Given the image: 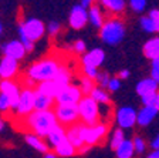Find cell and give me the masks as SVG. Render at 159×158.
Instances as JSON below:
<instances>
[{"instance_id": "obj_1", "label": "cell", "mask_w": 159, "mask_h": 158, "mask_svg": "<svg viewBox=\"0 0 159 158\" xmlns=\"http://www.w3.org/2000/svg\"><path fill=\"white\" fill-rule=\"evenodd\" d=\"M58 124L56 111L51 110H34L26 117V125L39 137H47Z\"/></svg>"}, {"instance_id": "obj_2", "label": "cell", "mask_w": 159, "mask_h": 158, "mask_svg": "<svg viewBox=\"0 0 159 158\" xmlns=\"http://www.w3.org/2000/svg\"><path fill=\"white\" fill-rule=\"evenodd\" d=\"M61 67L63 66H61L57 60L44 59V60H40V61L34 63L33 66L29 69L27 74H29V77H31V79L37 83L48 81V80L56 79V76L58 74Z\"/></svg>"}, {"instance_id": "obj_3", "label": "cell", "mask_w": 159, "mask_h": 158, "mask_svg": "<svg viewBox=\"0 0 159 158\" xmlns=\"http://www.w3.org/2000/svg\"><path fill=\"white\" fill-rule=\"evenodd\" d=\"M99 36L104 43L116 46L125 36V26L119 19H109L99 29Z\"/></svg>"}, {"instance_id": "obj_4", "label": "cell", "mask_w": 159, "mask_h": 158, "mask_svg": "<svg viewBox=\"0 0 159 158\" xmlns=\"http://www.w3.org/2000/svg\"><path fill=\"white\" fill-rule=\"evenodd\" d=\"M80 118L85 125H95L99 122V107L98 103L91 96H85L78 103Z\"/></svg>"}, {"instance_id": "obj_5", "label": "cell", "mask_w": 159, "mask_h": 158, "mask_svg": "<svg viewBox=\"0 0 159 158\" xmlns=\"http://www.w3.org/2000/svg\"><path fill=\"white\" fill-rule=\"evenodd\" d=\"M107 132H108V125L104 122H98L95 125L81 124V135H83L84 142L88 145L99 142L107 135Z\"/></svg>"}, {"instance_id": "obj_6", "label": "cell", "mask_w": 159, "mask_h": 158, "mask_svg": "<svg viewBox=\"0 0 159 158\" xmlns=\"http://www.w3.org/2000/svg\"><path fill=\"white\" fill-rule=\"evenodd\" d=\"M56 115L60 124L63 125L77 124V121L80 118L78 104H57Z\"/></svg>"}, {"instance_id": "obj_7", "label": "cell", "mask_w": 159, "mask_h": 158, "mask_svg": "<svg viewBox=\"0 0 159 158\" xmlns=\"http://www.w3.org/2000/svg\"><path fill=\"white\" fill-rule=\"evenodd\" d=\"M19 117H27L30 113L34 111V90L23 89L20 94V101L17 108L14 110Z\"/></svg>"}, {"instance_id": "obj_8", "label": "cell", "mask_w": 159, "mask_h": 158, "mask_svg": "<svg viewBox=\"0 0 159 158\" xmlns=\"http://www.w3.org/2000/svg\"><path fill=\"white\" fill-rule=\"evenodd\" d=\"M81 98H83L81 89L73 86V84H68L58 93L56 101L57 104H78Z\"/></svg>"}, {"instance_id": "obj_9", "label": "cell", "mask_w": 159, "mask_h": 158, "mask_svg": "<svg viewBox=\"0 0 159 158\" xmlns=\"http://www.w3.org/2000/svg\"><path fill=\"white\" fill-rule=\"evenodd\" d=\"M138 121V113L132 107H121L116 111V122L119 128H132Z\"/></svg>"}, {"instance_id": "obj_10", "label": "cell", "mask_w": 159, "mask_h": 158, "mask_svg": "<svg viewBox=\"0 0 159 158\" xmlns=\"http://www.w3.org/2000/svg\"><path fill=\"white\" fill-rule=\"evenodd\" d=\"M68 22H70V26L73 27V29H75V30L83 29L87 24V22H88V12H87V9L83 4L74 6L73 9H71Z\"/></svg>"}, {"instance_id": "obj_11", "label": "cell", "mask_w": 159, "mask_h": 158, "mask_svg": "<svg viewBox=\"0 0 159 158\" xmlns=\"http://www.w3.org/2000/svg\"><path fill=\"white\" fill-rule=\"evenodd\" d=\"M0 93H3L9 97L10 101H11V108L16 110L20 101V94H21L16 83L11 81V80H2L0 81Z\"/></svg>"}, {"instance_id": "obj_12", "label": "cell", "mask_w": 159, "mask_h": 158, "mask_svg": "<svg viewBox=\"0 0 159 158\" xmlns=\"http://www.w3.org/2000/svg\"><path fill=\"white\" fill-rule=\"evenodd\" d=\"M21 26H23L24 33L33 40V41H37V40L41 39L44 34V30H46L43 22L39 19H29L26 23H23Z\"/></svg>"}, {"instance_id": "obj_13", "label": "cell", "mask_w": 159, "mask_h": 158, "mask_svg": "<svg viewBox=\"0 0 159 158\" xmlns=\"http://www.w3.org/2000/svg\"><path fill=\"white\" fill-rule=\"evenodd\" d=\"M2 51H3V54L7 57H13V59H16V60H21L26 56L27 50L20 40H11V41L4 43L3 46H2Z\"/></svg>"}, {"instance_id": "obj_14", "label": "cell", "mask_w": 159, "mask_h": 158, "mask_svg": "<svg viewBox=\"0 0 159 158\" xmlns=\"http://www.w3.org/2000/svg\"><path fill=\"white\" fill-rule=\"evenodd\" d=\"M17 61L19 60L7 56H4L2 59V61H0V76H2V80H11L16 76L17 70H19Z\"/></svg>"}, {"instance_id": "obj_15", "label": "cell", "mask_w": 159, "mask_h": 158, "mask_svg": "<svg viewBox=\"0 0 159 158\" xmlns=\"http://www.w3.org/2000/svg\"><path fill=\"white\" fill-rule=\"evenodd\" d=\"M158 108L155 105H143L142 108L138 111V121L136 124L141 127H146L155 120V117L158 115Z\"/></svg>"}, {"instance_id": "obj_16", "label": "cell", "mask_w": 159, "mask_h": 158, "mask_svg": "<svg viewBox=\"0 0 159 158\" xmlns=\"http://www.w3.org/2000/svg\"><path fill=\"white\" fill-rule=\"evenodd\" d=\"M104 59H105V53H104L102 49H93L84 54L83 66L99 67L104 63Z\"/></svg>"}, {"instance_id": "obj_17", "label": "cell", "mask_w": 159, "mask_h": 158, "mask_svg": "<svg viewBox=\"0 0 159 158\" xmlns=\"http://www.w3.org/2000/svg\"><path fill=\"white\" fill-rule=\"evenodd\" d=\"M67 138H68V141L71 142L77 150H78L80 147H83L85 142H84L83 135H81V124L70 125V128L67 130Z\"/></svg>"}, {"instance_id": "obj_18", "label": "cell", "mask_w": 159, "mask_h": 158, "mask_svg": "<svg viewBox=\"0 0 159 158\" xmlns=\"http://www.w3.org/2000/svg\"><path fill=\"white\" fill-rule=\"evenodd\" d=\"M143 56L149 59L151 61L155 59H159V37H152L143 44Z\"/></svg>"}, {"instance_id": "obj_19", "label": "cell", "mask_w": 159, "mask_h": 158, "mask_svg": "<svg viewBox=\"0 0 159 158\" xmlns=\"http://www.w3.org/2000/svg\"><path fill=\"white\" fill-rule=\"evenodd\" d=\"M66 137H67V131L63 128V125L58 124L57 127H54V128L50 131V134L46 137V138H47V144H48L50 147L56 148L57 145L63 141Z\"/></svg>"}, {"instance_id": "obj_20", "label": "cell", "mask_w": 159, "mask_h": 158, "mask_svg": "<svg viewBox=\"0 0 159 158\" xmlns=\"http://www.w3.org/2000/svg\"><path fill=\"white\" fill-rule=\"evenodd\" d=\"M158 86H159V83L156 80H153L152 77L143 79L136 84V93H138L139 96H145L148 93H156L159 90Z\"/></svg>"}, {"instance_id": "obj_21", "label": "cell", "mask_w": 159, "mask_h": 158, "mask_svg": "<svg viewBox=\"0 0 159 158\" xmlns=\"http://www.w3.org/2000/svg\"><path fill=\"white\" fill-rule=\"evenodd\" d=\"M37 90H40L41 93H44V94H47L48 97H51V98L56 100L57 96H58V93L61 91V87L57 84L54 80H48V81H41L39 83V86H37Z\"/></svg>"}, {"instance_id": "obj_22", "label": "cell", "mask_w": 159, "mask_h": 158, "mask_svg": "<svg viewBox=\"0 0 159 158\" xmlns=\"http://www.w3.org/2000/svg\"><path fill=\"white\" fill-rule=\"evenodd\" d=\"M53 100L47 94L41 93L40 90H34V110H50L53 105Z\"/></svg>"}, {"instance_id": "obj_23", "label": "cell", "mask_w": 159, "mask_h": 158, "mask_svg": "<svg viewBox=\"0 0 159 158\" xmlns=\"http://www.w3.org/2000/svg\"><path fill=\"white\" fill-rule=\"evenodd\" d=\"M26 141L31 148H34L39 152H43V154H46V152L50 150V145L47 144V142H44L43 140H41V137H39L37 134H27Z\"/></svg>"}, {"instance_id": "obj_24", "label": "cell", "mask_w": 159, "mask_h": 158, "mask_svg": "<svg viewBox=\"0 0 159 158\" xmlns=\"http://www.w3.org/2000/svg\"><path fill=\"white\" fill-rule=\"evenodd\" d=\"M54 150H56V154L58 155V157H64V158L73 157V155L75 154V151H77V148L68 141V138H67V137L61 142H60V144L57 145Z\"/></svg>"}, {"instance_id": "obj_25", "label": "cell", "mask_w": 159, "mask_h": 158, "mask_svg": "<svg viewBox=\"0 0 159 158\" xmlns=\"http://www.w3.org/2000/svg\"><path fill=\"white\" fill-rule=\"evenodd\" d=\"M98 2L102 4L108 12L115 13V14L122 13L124 10H125V6H126L125 0H98Z\"/></svg>"}, {"instance_id": "obj_26", "label": "cell", "mask_w": 159, "mask_h": 158, "mask_svg": "<svg viewBox=\"0 0 159 158\" xmlns=\"http://www.w3.org/2000/svg\"><path fill=\"white\" fill-rule=\"evenodd\" d=\"M88 20H89V23L93 24V26L98 27V29H101V27H102V24L105 23V22H104L102 13H101V10H99V7L97 6V4H93V6L89 7V10H88Z\"/></svg>"}, {"instance_id": "obj_27", "label": "cell", "mask_w": 159, "mask_h": 158, "mask_svg": "<svg viewBox=\"0 0 159 158\" xmlns=\"http://www.w3.org/2000/svg\"><path fill=\"white\" fill-rule=\"evenodd\" d=\"M116 157L118 158H132L134 152H135V147H134V141L131 140H125L122 144L119 145V148L116 150Z\"/></svg>"}, {"instance_id": "obj_28", "label": "cell", "mask_w": 159, "mask_h": 158, "mask_svg": "<svg viewBox=\"0 0 159 158\" xmlns=\"http://www.w3.org/2000/svg\"><path fill=\"white\" fill-rule=\"evenodd\" d=\"M54 81L58 84L61 89H64L66 86H68V84H71V74H70L68 69H66V67H61L58 71V74L56 76V79H54Z\"/></svg>"}, {"instance_id": "obj_29", "label": "cell", "mask_w": 159, "mask_h": 158, "mask_svg": "<svg viewBox=\"0 0 159 158\" xmlns=\"http://www.w3.org/2000/svg\"><path fill=\"white\" fill-rule=\"evenodd\" d=\"M89 96L93 97V98L95 100L98 104H105V105L109 104V96H108V93H107L102 87H99V89H98V87H95Z\"/></svg>"}, {"instance_id": "obj_30", "label": "cell", "mask_w": 159, "mask_h": 158, "mask_svg": "<svg viewBox=\"0 0 159 158\" xmlns=\"http://www.w3.org/2000/svg\"><path fill=\"white\" fill-rule=\"evenodd\" d=\"M125 134H124V128H116L115 131L112 132V137H111V141H109V145L114 151L119 148V145L125 141Z\"/></svg>"}, {"instance_id": "obj_31", "label": "cell", "mask_w": 159, "mask_h": 158, "mask_svg": "<svg viewBox=\"0 0 159 158\" xmlns=\"http://www.w3.org/2000/svg\"><path fill=\"white\" fill-rule=\"evenodd\" d=\"M80 89H81V91H83V94H85V96H89L91 93H93V90L95 89L94 87V81L93 79H89V77H83L81 79V81H80Z\"/></svg>"}, {"instance_id": "obj_32", "label": "cell", "mask_w": 159, "mask_h": 158, "mask_svg": "<svg viewBox=\"0 0 159 158\" xmlns=\"http://www.w3.org/2000/svg\"><path fill=\"white\" fill-rule=\"evenodd\" d=\"M19 36H20V41L24 44V47H26L27 51H31V50L34 49V41L24 33L23 26H19Z\"/></svg>"}, {"instance_id": "obj_33", "label": "cell", "mask_w": 159, "mask_h": 158, "mask_svg": "<svg viewBox=\"0 0 159 158\" xmlns=\"http://www.w3.org/2000/svg\"><path fill=\"white\" fill-rule=\"evenodd\" d=\"M139 23H141V27L145 30L146 33H156V29H155V24H153L152 19L148 16H142L141 20H139Z\"/></svg>"}, {"instance_id": "obj_34", "label": "cell", "mask_w": 159, "mask_h": 158, "mask_svg": "<svg viewBox=\"0 0 159 158\" xmlns=\"http://www.w3.org/2000/svg\"><path fill=\"white\" fill-rule=\"evenodd\" d=\"M131 9L135 12V13H142L146 7V3L148 0H128Z\"/></svg>"}, {"instance_id": "obj_35", "label": "cell", "mask_w": 159, "mask_h": 158, "mask_svg": "<svg viewBox=\"0 0 159 158\" xmlns=\"http://www.w3.org/2000/svg\"><path fill=\"white\" fill-rule=\"evenodd\" d=\"M109 80H111V77L108 76V73L101 71V73H98V76H97L95 81L98 83V84H99L101 87H102V89H107V87H108Z\"/></svg>"}, {"instance_id": "obj_36", "label": "cell", "mask_w": 159, "mask_h": 158, "mask_svg": "<svg viewBox=\"0 0 159 158\" xmlns=\"http://www.w3.org/2000/svg\"><path fill=\"white\" fill-rule=\"evenodd\" d=\"M10 108H11V101H10V98L6 94L0 93V111L6 113L7 110H10Z\"/></svg>"}, {"instance_id": "obj_37", "label": "cell", "mask_w": 159, "mask_h": 158, "mask_svg": "<svg viewBox=\"0 0 159 158\" xmlns=\"http://www.w3.org/2000/svg\"><path fill=\"white\" fill-rule=\"evenodd\" d=\"M132 141H134V147H135V152L141 154V152L145 151L146 142H145V140H143L142 137H135V138H134Z\"/></svg>"}, {"instance_id": "obj_38", "label": "cell", "mask_w": 159, "mask_h": 158, "mask_svg": "<svg viewBox=\"0 0 159 158\" xmlns=\"http://www.w3.org/2000/svg\"><path fill=\"white\" fill-rule=\"evenodd\" d=\"M156 93H148V94H145V96H141V101H142V104L143 105H155Z\"/></svg>"}, {"instance_id": "obj_39", "label": "cell", "mask_w": 159, "mask_h": 158, "mask_svg": "<svg viewBox=\"0 0 159 158\" xmlns=\"http://www.w3.org/2000/svg\"><path fill=\"white\" fill-rule=\"evenodd\" d=\"M151 77L159 83V59L152 60V64H151Z\"/></svg>"}, {"instance_id": "obj_40", "label": "cell", "mask_w": 159, "mask_h": 158, "mask_svg": "<svg viewBox=\"0 0 159 158\" xmlns=\"http://www.w3.org/2000/svg\"><path fill=\"white\" fill-rule=\"evenodd\" d=\"M119 87H121V79L119 77H111L108 83V91H118Z\"/></svg>"}, {"instance_id": "obj_41", "label": "cell", "mask_w": 159, "mask_h": 158, "mask_svg": "<svg viewBox=\"0 0 159 158\" xmlns=\"http://www.w3.org/2000/svg\"><path fill=\"white\" fill-rule=\"evenodd\" d=\"M84 74H85L87 77H89V79H93V80H95L97 79V76H98V69L97 67H91V66H84Z\"/></svg>"}, {"instance_id": "obj_42", "label": "cell", "mask_w": 159, "mask_h": 158, "mask_svg": "<svg viewBox=\"0 0 159 158\" xmlns=\"http://www.w3.org/2000/svg\"><path fill=\"white\" fill-rule=\"evenodd\" d=\"M149 17L152 19L153 24H155L156 33H159V10L158 9H152L151 12H149Z\"/></svg>"}, {"instance_id": "obj_43", "label": "cell", "mask_w": 159, "mask_h": 158, "mask_svg": "<svg viewBox=\"0 0 159 158\" xmlns=\"http://www.w3.org/2000/svg\"><path fill=\"white\" fill-rule=\"evenodd\" d=\"M47 31H48L50 36H56L60 31V23L57 22H50L48 26H47Z\"/></svg>"}, {"instance_id": "obj_44", "label": "cell", "mask_w": 159, "mask_h": 158, "mask_svg": "<svg viewBox=\"0 0 159 158\" xmlns=\"http://www.w3.org/2000/svg\"><path fill=\"white\" fill-rule=\"evenodd\" d=\"M85 43H84L83 40H77L75 43H74V50H75V53H78V54H81V53L85 51Z\"/></svg>"}, {"instance_id": "obj_45", "label": "cell", "mask_w": 159, "mask_h": 158, "mask_svg": "<svg viewBox=\"0 0 159 158\" xmlns=\"http://www.w3.org/2000/svg\"><path fill=\"white\" fill-rule=\"evenodd\" d=\"M118 77L121 80L128 79V77H129V71H128V70H121V71H119V74H118Z\"/></svg>"}, {"instance_id": "obj_46", "label": "cell", "mask_w": 159, "mask_h": 158, "mask_svg": "<svg viewBox=\"0 0 159 158\" xmlns=\"http://www.w3.org/2000/svg\"><path fill=\"white\" fill-rule=\"evenodd\" d=\"M151 147H152L153 150H158L159 148V132H158V135L155 137V140L151 142Z\"/></svg>"}, {"instance_id": "obj_47", "label": "cell", "mask_w": 159, "mask_h": 158, "mask_svg": "<svg viewBox=\"0 0 159 158\" xmlns=\"http://www.w3.org/2000/svg\"><path fill=\"white\" fill-rule=\"evenodd\" d=\"M89 147H91V145H88V144H84L83 147H80L78 148V152L80 154H84V152H87L89 150Z\"/></svg>"}, {"instance_id": "obj_48", "label": "cell", "mask_w": 159, "mask_h": 158, "mask_svg": "<svg viewBox=\"0 0 159 158\" xmlns=\"http://www.w3.org/2000/svg\"><path fill=\"white\" fill-rule=\"evenodd\" d=\"M93 3H94V0H81V4H83L84 7H91L93 6Z\"/></svg>"}, {"instance_id": "obj_49", "label": "cell", "mask_w": 159, "mask_h": 158, "mask_svg": "<svg viewBox=\"0 0 159 158\" xmlns=\"http://www.w3.org/2000/svg\"><path fill=\"white\" fill-rule=\"evenodd\" d=\"M148 158H159V148L158 150H153V151L148 155Z\"/></svg>"}, {"instance_id": "obj_50", "label": "cell", "mask_w": 159, "mask_h": 158, "mask_svg": "<svg viewBox=\"0 0 159 158\" xmlns=\"http://www.w3.org/2000/svg\"><path fill=\"white\" fill-rule=\"evenodd\" d=\"M58 155L56 154V152H50V151H47L46 154H44V158H57Z\"/></svg>"}, {"instance_id": "obj_51", "label": "cell", "mask_w": 159, "mask_h": 158, "mask_svg": "<svg viewBox=\"0 0 159 158\" xmlns=\"http://www.w3.org/2000/svg\"><path fill=\"white\" fill-rule=\"evenodd\" d=\"M155 107L158 108V111H159V90H158V93H156V101H155Z\"/></svg>"}, {"instance_id": "obj_52", "label": "cell", "mask_w": 159, "mask_h": 158, "mask_svg": "<svg viewBox=\"0 0 159 158\" xmlns=\"http://www.w3.org/2000/svg\"><path fill=\"white\" fill-rule=\"evenodd\" d=\"M3 128H4V121L0 118V131H3Z\"/></svg>"}, {"instance_id": "obj_53", "label": "cell", "mask_w": 159, "mask_h": 158, "mask_svg": "<svg viewBox=\"0 0 159 158\" xmlns=\"http://www.w3.org/2000/svg\"><path fill=\"white\" fill-rule=\"evenodd\" d=\"M2 31H3V26H2V23H0V36H2Z\"/></svg>"}, {"instance_id": "obj_54", "label": "cell", "mask_w": 159, "mask_h": 158, "mask_svg": "<svg viewBox=\"0 0 159 158\" xmlns=\"http://www.w3.org/2000/svg\"><path fill=\"white\" fill-rule=\"evenodd\" d=\"M0 81H2V76H0Z\"/></svg>"}]
</instances>
